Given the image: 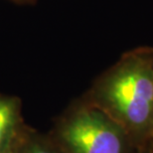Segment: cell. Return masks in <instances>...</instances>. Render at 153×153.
I'll return each instance as SVG.
<instances>
[{
  "instance_id": "1",
  "label": "cell",
  "mask_w": 153,
  "mask_h": 153,
  "mask_svg": "<svg viewBox=\"0 0 153 153\" xmlns=\"http://www.w3.org/2000/svg\"><path fill=\"white\" fill-rule=\"evenodd\" d=\"M87 100L129 134L136 147L153 141V54L124 56L96 82Z\"/></svg>"
},
{
  "instance_id": "2",
  "label": "cell",
  "mask_w": 153,
  "mask_h": 153,
  "mask_svg": "<svg viewBox=\"0 0 153 153\" xmlns=\"http://www.w3.org/2000/svg\"><path fill=\"white\" fill-rule=\"evenodd\" d=\"M55 142L65 153H135L138 148L120 124L87 99L63 116Z\"/></svg>"
},
{
  "instance_id": "3",
  "label": "cell",
  "mask_w": 153,
  "mask_h": 153,
  "mask_svg": "<svg viewBox=\"0 0 153 153\" xmlns=\"http://www.w3.org/2000/svg\"><path fill=\"white\" fill-rule=\"evenodd\" d=\"M20 124L19 99L0 94V153H4L17 143L22 134Z\"/></svg>"
},
{
  "instance_id": "4",
  "label": "cell",
  "mask_w": 153,
  "mask_h": 153,
  "mask_svg": "<svg viewBox=\"0 0 153 153\" xmlns=\"http://www.w3.org/2000/svg\"><path fill=\"white\" fill-rule=\"evenodd\" d=\"M16 153H65L56 142L47 141L39 136H23L18 141Z\"/></svg>"
},
{
  "instance_id": "5",
  "label": "cell",
  "mask_w": 153,
  "mask_h": 153,
  "mask_svg": "<svg viewBox=\"0 0 153 153\" xmlns=\"http://www.w3.org/2000/svg\"><path fill=\"white\" fill-rule=\"evenodd\" d=\"M135 153H153V141L138 147Z\"/></svg>"
},
{
  "instance_id": "6",
  "label": "cell",
  "mask_w": 153,
  "mask_h": 153,
  "mask_svg": "<svg viewBox=\"0 0 153 153\" xmlns=\"http://www.w3.org/2000/svg\"><path fill=\"white\" fill-rule=\"evenodd\" d=\"M8 1L17 3V4H32V3L36 2L37 0H8Z\"/></svg>"
},
{
  "instance_id": "7",
  "label": "cell",
  "mask_w": 153,
  "mask_h": 153,
  "mask_svg": "<svg viewBox=\"0 0 153 153\" xmlns=\"http://www.w3.org/2000/svg\"><path fill=\"white\" fill-rule=\"evenodd\" d=\"M18 141H19V139H18ZM18 141H17V143L15 144L13 147H11L10 149H8L7 151H5L4 153H16V148H17V144H18Z\"/></svg>"
}]
</instances>
